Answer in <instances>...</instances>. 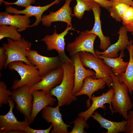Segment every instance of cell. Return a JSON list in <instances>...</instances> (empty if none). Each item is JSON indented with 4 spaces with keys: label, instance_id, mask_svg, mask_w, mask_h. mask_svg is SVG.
Segmentation results:
<instances>
[{
    "label": "cell",
    "instance_id": "obj_32",
    "mask_svg": "<svg viewBox=\"0 0 133 133\" xmlns=\"http://www.w3.org/2000/svg\"><path fill=\"white\" fill-rule=\"evenodd\" d=\"M126 133H133V110H129L127 115Z\"/></svg>",
    "mask_w": 133,
    "mask_h": 133
},
{
    "label": "cell",
    "instance_id": "obj_22",
    "mask_svg": "<svg viewBox=\"0 0 133 133\" xmlns=\"http://www.w3.org/2000/svg\"><path fill=\"white\" fill-rule=\"evenodd\" d=\"M91 116L100 124L101 128L107 129V131L106 133H117L125 132L127 122L126 120L120 122L112 121L104 118L97 112H94Z\"/></svg>",
    "mask_w": 133,
    "mask_h": 133
},
{
    "label": "cell",
    "instance_id": "obj_10",
    "mask_svg": "<svg viewBox=\"0 0 133 133\" xmlns=\"http://www.w3.org/2000/svg\"><path fill=\"white\" fill-rule=\"evenodd\" d=\"M97 36L94 33H90L88 30L82 31L73 42L67 44L66 50L71 56L82 51L90 52L96 56L94 45Z\"/></svg>",
    "mask_w": 133,
    "mask_h": 133
},
{
    "label": "cell",
    "instance_id": "obj_39",
    "mask_svg": "<svg viewBox=\"0 0 133 133\" xmlns=\"http://www.w3.org/2000/svg\"><path fill=\"white\" fill-rule=\"evenodd\" d=\"M132 34L133 36V32L132 33ZM132 42L133 43V40H132ZM132 48H133V44H132Z\"/></svg>",
    "mask_w": 133,
    "mask_h": 133
},
{
    "label": "cell",
    "instance_id": "obj_11",
    "mask_svg": "<svg viewBox=\"0 0 133 133\" xmlns=\"http://www.w3.org/2000/svg\"><path fill=\"white\" fill-rule=\"evenodd\" d=\"M72 0H66L65 3L58 10L51 11L49 14L42 16L41 22L43 25L49 27L54 22L61 21L66 23L67 26L72 27L71 19L74 16L70 6Z\"/></svg>",
    "mask_w": 133,
    "mask_h": 133
},
{
    "label": "cell",
    "instance_id": "obj_29",
    "mask_svg": "<svg viewBox=\"0 0 133 133\" xmlns=\"http://www.w3.org/2000/svg\"><path fill=\"white\" fill-rule=\"evenodd\" d=\"M12 92L7 89L5 83L3 82L0 81V107L2 105L6 104L8 103L9 101L11 99L10 96H11Z\"/></svg>",
    "mask_w": 133,
    "mask_h": 133
},
{
    "label": "cell",
    "instance_id": "obj_1",
    "mask_svg": "<svg viewBox=\"0 0 133 133\" xmlns=\"http://www.w3.org/2000/svg\"><path fill=\"white\" fill-rule=\"evenodd\" d=\"M61 66L64 70V75L61 83L51 89L50 93L55 96L58 100L57 106L69 105L77 99L72 91L74 84V66L73 64L64 63Z\"/></svg>",
    "mask_w": 133,
    "mask_h": 133
},
{
    "label": "cell",
    "instance_id": "obj_12",
    "mask_svg": "<svg viewBox=\"0 0 133 133\" xmlns=\"http://www.w3.org/2000/svg\"><path fill=\"white\" fill-rule=\"evenodd\" d=\"M59 107L57 106L54 107L50 106H46L43 109L42 117L48 123H51L52 125L53 128L51 133H69L67 129L69 126L63 121Z\"/></svg>",
    "mask_w": 133,
    "mask_h": 133
},
{
    "label": "cell",
    "instance_id": "obj_19",
    "mask_svg": "<svg viewBox=\"0 0 133 133\" xmlns=\"http://www.w3.org/2000/svg\"><path fill=\"white\" fill-rule=\"evenodd\" d=\"M28 16L12 15L6 11L0 13V25H6L14 26L18 32L25 31L30 27V20Z\"/></svg>",
    "mask_w": 133,
    "mask_h": 133
},
{
    "label": "cell",
    "instance_id": "obj_15",
    "mask_svg": "<svg viewBox=\"0 0 133 133\" xmlns=\"http://www.w3.org/2000/svg\"><path fill=\"white\" fill-rule=\"evenodd\" d=\"M115 93L114 89L112 87L106 92L98 96H91L90 98L92 103L89 108L84 112H81L78 114L79 116L84 117L87 120L93 114L95 111L99 108L104 110L106 109V106L104 105L105 103H108L109 107L111 110L112 115L115 112L112 107L111 103L112 98Z\"/></svg>",
    "mask_w": 133,
    "mask_h": 133
},
{
    "label": "cell",
    "instance_id": "obj_25",
    "mask_svg": "<svg viewBox=\"0 0 133 133\" xmlns=\"http://www.w3.org/2000/svg\"><path fill=\"white\" fill-rule=\"evenodd\" d=\"M111 6L107 9L110 16L117 21H122V16L130 5L117 1H111Z\"/></svg>",
    "mask_w": 133,
    "mask_h": 133
},
{
    "label": "cell",
    "instance_id": "obj_30",
    "mask_svg": "<svg viewBox=\"0 0 133 133\" xmlns=\"http://www.w3.org/2000/svg\"><path fill=\"white\" fill-rule=\"evenodd\" d=\"M121 21L124 27L133 22V7L130 6L128 7L122 16Z\"/></svg>",
    "mask_w": 133,
    "mask_h": 133
},
{
    "label": "cell",
    "instance_id": "obj_20",
    "mask_svg": "<svg viewBox=\"0 0 133 133\" xmlns=\"http://www.w3.org/2000/svg\"><path fill=\"white\" fill-rule=\"evenodd\" d=\"M106 83L104 79H96L92 76H88L84 79L81 89L75 96L77 97L83 95H87L88 99L86 101L87 107L89 108L91 105L90 100L92 94L99 89L104 88Z\"/></svg>",
    "mask_w": 133,
    "mask_h": 133
},
{
    "label": "cell",
    "instance_id": "obj_31",
    "mask_svg": "<svg viewBox=\"0 0 133 133\" xmlns=\"http://www.w3.org/2000/svg\"><path fill=\"white\" fill-rule=\"evenodd\" d=\"M36 1V0H17L13 2H10L4 1L3 3L7 6L15 5L18 7L26 8L32 4L34 3Z\"/></svg>",
    "mask_w": 133,
    "mask_h": 133
},
{
    "label": "cell",
    "instance_id": "obj_38",
    "mask_svg": "<svg viewBox=\"0 0 133 133\" xmlns=\"http://www.w3.org/2000/svg\"><path fill=\"white\" fill-rule=\"evenodd\" d=\"M4 0H0V5H1L2 4V3H3Z\"/></svg>",
    "mask_w": 133,
    "mask_h": 133
},
{
    "label": "cell",
    "instance_id": "obj_26",
    "mask_svg": "<svg viewBox=\"0 0 133 133\" xmlns=\"http://www.w3.org/2000/svg\"><path fill=\"white\" fill-rule=\"evenodd\" d=\"M77 4L74 7L73 16L81 19L83 17L85 11H89L96 4L92 0H76Z\"/></svg>",
    "mask_w": 133,
    "mask_h": 133
},
{
    "label": "cell",
    "instance_id": "obj_34",
    "mask_svg": "<svg viewBox=\"0 0 133 133\" xmlns=\"http://www.w3.org/2000/svg\"><path fill=\"white\" fill-rule=\"evenodd\" d=\"M7 59V56L5 53L4 47H0V70H1L4 67Z\"/></svg>",
    "mask_w": 133,
    "mask_h": 133
},
{
    "label": "cell",
    "instance_id": "obj_42",
    "mask_svg": "<svg viewBox=\"0 0 133 133\" xmlns=\"http://www.w3.org/2000/svg\"><path fill=\"white\" fill-rule=\"evenodd\" d=\"M59 0L60 1V0Z\"/></svg>",
    "mask_w": 133,
    "mask_h": 133
},
{
    "label": "cell",
    "instance_id": "obj_18",
    "mask_svg": "<svg viewBox=\"0 0 133 133\" xmlns=\"http://www.w3.org/2000/svg\"><path fill=\"white\" fill-rule=\"evenodd\" d=\"M128 31L125 27L122 26L120 28L118 33L119 34L118 39L115 43L110 45L105 51L102 52L96 50V55H101L110 58L118 57V52L119 51H123L130 44L127 35Z\"/></svg>",
    "mask_w": 133,
    "mask_h": 133
},
{
    "label": "cell",
    "instance_id": "obj_2",
    "mask_svg": "<svg viewBox=\"0 0 133 133\" xmlns=\"http://www.w3.org/2000/svg\"><path fill=\"white\" fill-rule=\"evenodd\" d=\"M110 75L113 79L112 87L115 91L111 103L112 107L115 112L119 113L127 120L128 111L133 106L129 95L128 88L124 83L119 82L118 76H115L113 73H111Z\"/></svg>",
    "mask_w": 133,
    "mask_h": 133
},
{
    "label": "cell",
    "instance_id": "obj_33",
    "mask_svg": "<svg viewBox=\"0 0 133 133\" xmlns=\"http://www.w3.org/2000/svg\"><path fill=\"white\" fill-rule=\"evenodd\" d=\"M53 127V126L51 124L48 128L44 130L34 129L31 128L29 125L26 129L25 132L27 133H49Z\"/></svg>",
    "mask_w": 133,
    "mask_h": 133
},
{
    "label": "cell",
    "instance_id": "obj_8",
    "mask_svg": "<svg viewBox=\"0 0 133 133\" xmlns=\"http://www.w3.org/2000/svg\"><path fill=\"white\" fill-rule=\"evenodd\" d=\"M70 30L74 31L75 30L72 26H67L64 31L58 34L55 28L52 34L46 35L40 40L45 43L48 50H55L58 52V56L64 63L73 64V61L66 55L65 50L66 44L65 37Z\"/></svg>",
    "mask_w": 133,
    "mask_h": 133
},
{
    "label": "cell",
    "instance_id": "obj_21",
    "mask_svg": "<svg viewBox=\"0 0 133 133\" xmlns=\"http://www.w3.org/2000/svg\"><path fill=\"white\" fill-rule=\"evenodd\" d=\"M100 6L98 3H96L92 9L94 14L95 22L92 29L89 31V32L94 33L98 37L100 40V48L104 51L110 46L111 41L110 38L104 36L102 32L100 19Z\"/></svg>",
    "mask_w": 133,
    "mask_h": 133
},
{
    "label": "cell",
    "instance_id": "obj_9",
    "mask_svg": "<svg viewBox=\"0 0 133 133\" xmlns=\"http://www.w3.org/2000/svg\"><path fill=\"white\" fill-rule=\"evenodd\" d=\"M8 103L9 111L5 115H0V133H26V129L30 123L25 120L18 121L13 112L15 104L12 98Z\"/></svg>",
    "mask_w": 133,
    "mask_h": 133
},
{
    "label": "cell",
    "instance_id": "obj_41",
    "mask_svg": "<svg viewBox=\"0 0 133 133\" xmlns=\"http://www.w3.org/2000/svg\"><path fill=\"white\" fill-rule=\"evenodd\" d=\"M132 90H133V87H132Z\"/></svg>",
    "mask_w": 133,
    "mask_h": 133
},
{
    "label": "cell",
    "instance_id": "obj_3",
    "mask_svg": "<svg viewBox=\"0 0 133 133\" xmlns=\"http://www.w3.org/2000/svg\"><path fill=\"white\" fill-rule=\"evenodd\" d=\"M21 61H15L10 63L9 69L16 71L20 75V80H15L11 89H15L25 85L31 86L40 82L43 78L39 75L37 67L33 65L25 64Z\"/></svg>",
    "mask_w": 133,
    "mask_h": 133
},
{
    "label": "cell",
    "instance_id": "obj_7",
    "mask_svg": "<svg viewBox=\"0 0 133 133\" xmlns=\"http://www.w3.org/2000/svg\"><path fill=\"white\" fill-rule=\"evenodd\" d=\"M27 57L32 64L36 66L42 77L51 70L61 66L64 63L59 56L48 57L42 55L35 50H28Z\"/></svg>",
    "mask_w": 133,
    "mask_h": 133
},
{
    "label": "cell",
    "instance_id": "obj_23",
    "mask_svg": "<svg viewBox=\"0 0 133 133\" xmlns=\"http://www.w3.org/2000/svg\"><path fill=\"white\" fill-rule=\"evenodd\" d=\"M133 42L130 40V44L126 48L129 54V60L125 71L122 72L118 76V80L119 83H125L127 86L129 91L131 94H132L133 85Z\"/></svg>",
    "mask_w": 133,
    "mask_h": 133
},
{
    "label": "cell",
    "instance_id": "obj_17",
    "mask_svg": "<svg viewBox=\"0 0 133 133\" xmlns=\"http://www.w3.org/2000/svg\"><path fill=\"white\" fill-rule=\"evenodd\" d=\"M71 59L74 66V84L72 94L75 96L82 88L84 79L89 76L94 77L95 72L90 69L85 68L80 61L79 53L71 56Z\"/></svg>",
    "mask_w": 133,
    "mask_h": 133
},
{
    "label": "cell",
    "instance_id": "obj_35",
    "mask_svg": "<svg viewBox=\"0 0 133 133\" xmlns=\"http://www.w3.org/2000/svg\"><path fill=\"white\" fill-rule=\"evenodd\" d=\"M98 3L100 5L105 9L107 10L111 6V1L108 0H92Z\"/></svg>",
    "mask_w": 133,
    "mask_h": 133
},
{
    "label": "cell",
    "instance_id": "obj_13",
    "mask_svg": "<svg viewBox=\"0 0 133 133\" xmlns=\"http://www.w3.org/2000/svg\"><path fill=\"white\" fill-rule=\"evenodd\" d=\"M31 92L33 100L30 117L31 124L41 110L47 106H52L56 101V99L50 94L49 91L36 90Z\"/></svg>",
    "mask_w": 133,
    "mask_h": 133
},
{
    "label": "cell",
    "instance_id": "obj_5",
    "mask_svg": "<svg viewBox=\"0 0 133 133\" xmlns=\"http://www.w3.org/2000/svg\"><path fill=\"white\" fill-rule=\"evenodd\" d=\"M7 43H4L3 46L7 56L4 68H6L10 63L17 61H21L26 64L32 65L26 57L27 51L31 50V43L24 38L18 41H14L9 38H7Z\"/></svg>",
    "mask_w": 133,
    "mask_h": 133
},
{
    "label": "cell",
    "instance_id": "obj_28",
    "mask_svg": "<svg viewBox=\"0 0 133 133\" xmlns=\"http://www.w3.org/2000/svg\"><path fill=\"white\" fill-rule=\"evenodd\" d=\"M85 119L82 116H79L74 120L72 123L74 126L70 133H86L84 128L87 129L89 126Z\"/></svg>",
    "mask_w": 133,
    "mask_h": 133
},
{
    "label": "cell",
    "instance_id": "obj_4",
    "mask_svg": "<svg viewBox=\"0 0 133 133\" xmlns=\"http://www.w3.org/2000/svg\"><path fill=\"white\" fill-rule=\"evenodd\" d=\"M79 53L80 60L83 66L95 71V75L93 77L96 79H105L106 85L110 89L113 82L110 75L113 73L112 68L106 65L102 59L93 53L86 51L81 52Z\"/></svg>",
    "mask_w": 133,
    "mask_h": 133
},
{
    "label": "cell",
    "instance_id": "obj_16",
    "mask_svg": "<svg viewBox=\"0 0 133 133\" xmlns=\"http://www.w3.org/2000/svg\"><path fill=\"white\" fill-rule=\"evenodd\" d=\"M59 0H55L50 3L44 6H33L30 5L22 10H18L10 6H7L6 11L10 14H23L28 15L30 17L33 16L36 18L35 22L30 26L29 27H35L38 25L41 22L42 15L43 13L51 6L56 4L58 3Z\"/></svg>",
    "mask_w": 133,
    "mask_h": 133
},
{
    "label": "cell",
    "instance_id": "obj_40",
    "mask_svg": "<svg viewBox=\"0 0 133 133\" xmlns=\"http://www.w3.org/2000/svg\"><path fill=\"white\" fill-rule=\"evenodd\" d=\"M132 53H133V51H132Z\"/></svg>",
    "mask_w": 133,
    "mask_h": 133
},
{
    "label": "cell",
    "instance_id": "obj_27",
    "mask_svg": "<svg viewBox=\"0 0 133 133\" xmlns=\"http://www.w3.org/2000/svg\"><path fill=\"white\" fill-rule=\"evenodd\" d=\"M18 32L17 28L14 26L0 25V40L7 37L14 41L19 40L21 38V36Z\"/></svg>",
    "mask_w": 133,
    "mask_h": 133
},
{
    "label": "cell",
    "instance_id": "obj_14",
    "mask_svg": "<svg viewBox=\"0 0 133 133\" xmlns=\"http://www.w3.org/2000/svg\"><path fill=\"white\" fill-rule=\"evenodd\" d=\"M64 75V70L61 67L54 69L46 74L39 82L30 87L31 92L36 90L50 91L53 87L60 84Z\"/></svg>",
    "mask_w": 133,
    "mask_h": 133
},
{
    "label": "cell",
    "instance_id": "obj_37",
    "mask_svg": "<svg viewBox=\"0 0 133 133\" xmlns=\"http://www.w3.org/2000/svg\"><path fill=\"white\" fill-rule=\"evenodd\" d=\"M125 27L128 32H133V22Z\"/></svg>",
    "mask_w": 133,
    "mask_h": 133
},
{
    "label": "cell",
    "instance_id": "obj_24",
    "mask_svg": "<svg viewBox=\"0 0 133 133\" xmlns=\"http://www.w3.org/2000/svg\"><path fill=\"white\" fill-rule=\"evenodd\" d=\"M97 56L102 59L105 64L112 68L113 73L116 76H118L122 72H124L128 64V62H124L122 59L124 56V51H120L119 56L117 58H109L101 55Z\"/></svg>",
    "mask_w": 133,
    "mask_h": 133
},
{
    "label": "cell",
    "instance_id": "obj_36",
    "mask_svg": "<svg viewBox=\"0 0 133 133\" xmlns=\"http://www.w3.org/2000/svg\"><path fill=\"white\" fill-rule=\"evenodd\" d=\"M111 1H117L127 4L133 7V1L132 0H110Z\"/></svg>",
    "mask_w": 133,
    "mask_h": 133
},
{
    "label": "cell",
    "instance_id": "obj_6",
    "mask_svg": "<svg viewBox=\"0 0 133 133\" xmlns=\"http://www.w3.org/2000/svg\"><path fill=\"white\" fill-rule=\"evenodd\" d=\"M30 87L25 85L13 89L11 97L16 104L17 109L24 115L25 120L31 124L33 97L31 92L29 90Z\"/></svg>",
    "mask_w": 133,
    "mask_h": 133
}]
</instances>
